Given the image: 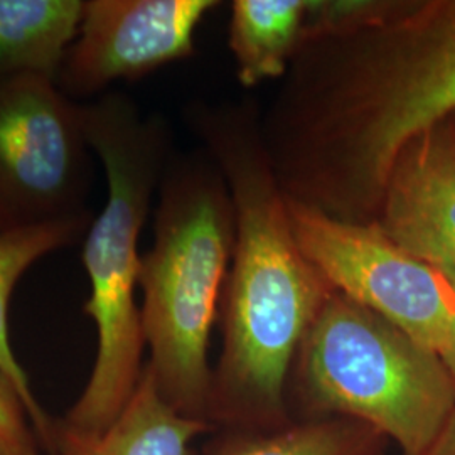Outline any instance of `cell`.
<instances>
[{
	"mask_svg": "<svg viewBox=\"0 0 455 455\" xmlns=\"http://www.w3.org/2000/svg\"><path fill=\"white\" fill-rule=\"evenodd\" d=\"M257 101H196L186 122L227 180L236 242L220 304L223 351L210 415H280L299 347L336 292L295 240Z\"/></svg>",
	"mask_w": 455,
	"mask_h": 455,
	"instance_id": "cell-1",
	"label": "cell"
},
{
	"mask_svg": "<svg viewBox=\"0 0 455 455\" xmlns=\"http://www.w3.org/2000/svg\"><path fill=\"white\" fill-rule=\"evenodd\" d=\"M84 132L103 165L108 195L83 244L90 280L84 312L97 325V358L90 379L63 420L83 435H101L131 402L144 373L142 314L135 300L142 255L140 231L172 150L159 115H144L132 98L105 93L82 103Z\"/></svg>",
	"mask_w": 455,
	"mask_h": 455,
	"instance_id": "cell-2",
	"label": "cell"
},
{
	"mask_svg": "<svg viewBox=\"0 0 455 455\" xmlns=\"http://www.w3.org/2000/svg\"><path fill=\"white\" fill-rule=\"evenodd\" d=\"M139 287L148 370L167 403L210 422V339L236 242L227 180L206 150L172 154Z\"/></svg>",
	"mask_w": 455,
	"mask_h": 455,
	"instance_id": "cell-3",
	"label": "cell"
},
{
	"mask_svg": "<svg viewBox=\"0 0 455 455\" xmlns=\"http://www.w3.org/2000/svg\"><path fill=\"white\" fill-rule=\"evenodd\" d=\"M327 419L363 423L427 455L455 411V383L439 353L373 310L334 292L299 347L292 373Z\"/></svg>",
	"mask_w": 455,
	"mask_h": 455,
	"instance_id": "cell-4",
	"label": "cell"
},
{
	"mask_svg": "<svg viewBox=\"0 0 455 455\" xmlns=\"http://www.w3.org/2000/svg\"><path fill=\"white\" fill-rule=\"evenodd\" d=\"M331 83L351 142L390 165L455 112V0H383L336 41Z\"/></svg>",
	"mask_w": 455,
	"mask_h": 455,
	"instance_id": "cell-5",
	"label": "cell"
},
{
	"mask_svg": "<svg viewBox=\"0 0 455 455\" xmlns=\"http://www.w3.org/2000/svg\"><path fill=\"white\" fill-rule=\"evenodd\" d=\"M92 152L82 103L54 80L0 83V231L90 212Z\"/></svg>",
	"mask_w": 455,
	"mask_h": 455,
	"instance_id": "cell-6",
	"label": "cell"
},
{
	"mask_svg": "<svg viewBox=\"0 0 455 455\" xmlns=\"http://www.w3.org/2000/svg\"><path fill=\"white\" fill-rule=\"evenodd\" d=\"M295 240L336 292L442 353L455 321V291L376 223L334 218L287 197Z\"/></svg>",
	"mask_w": 455,
	"mask_h": 455,
	"instance_id": "cell-7",
	"label": "cell"
},
{
	"mask_svg": "<svg viewBox=\"0 0 455 455\" xmlns=\"http://www.w3.org/2000/svg\"><path fill=\"white\" fill-rule=\"evenodd\" d=\"M216 0H86L56 84L71 100L135 82L195 54V34Z\"/></svg>",
	"mask_w": 455,
	"mask_h": 455,
	"instance_id": "cell-8",
	"label": "cell"
},
{
	"mask_svg": "<svg viewBox=\"0 0 455 455\" xmlns=\"http://www.w3.org/2000/svg\"><path fill=\"white\" fill-rule=\"evenodd\" d=\"M374 223L411 257L455 280V125L440 120L396 154Z\"/></svg>",
	"mask_w": 455,
	"mask_h": 455,
	"instance_id": "cell-9",
	"label": "cell"
},
{
	"mask_svg": "<svg viewBox=\"0 0 455 455\" xmlns=\"http://www.w3.org/2000/svg\"><path fill=\"white\" fill-rule=\"evenodd\" d=\"M212 422L182 415L157 388L146 364L137 390L114 425L101 435L76 434L54 423V455H193V442Z\"/></svg>",
	"mask_w": 455,
	"mask_h": 455,
	"instance_id": "cell-10",
	"label": "cell"
},
{
	"mask_svg": "<svg viewBox=\"0 0 455 455\" xmlns=\"http://www.w3.org/2000/svg\"><path fill=\"white\" fill-rule=\"evenodd\" d=\"M93 221L92 212L37 227L0 231V373L12 385L33 425L39 443L52 451L54 423L36 398L31 381L19 364L9 339V306L17 282L52 251L82 242Z\"/></svg>",
	"mask_w": 455,
	"mask_h": 455,
	"instance_id": "cell-11",
	"label": "cell"
},
{
	"mask_svg": "<svg viewBox=\"0 0 455 455\" xmlns=\"http://www.w3.org/2000/svg\"><path fill=\"white\" fill-rule=\"evenodd\" d=\"M228 46L244 88L282 82L309 26L312 0H233Z\"/></svg>",
	"mask_w": 455,
	"mask_h": 455,
	"instance_id": "cell-12",
	"label": "cell"
},
{
	"mask_svg": "<svg viewBox=\"0 0 455 455\" xmlns=\"http://www.w3.org/2000/svg\"><path fill=\"white\" fill-rule=\"evenodd\" d=\"M83 7V0H0V83L28 75L56 82Z\"/></svg>",
	"mask_w": 455,
	"mask_h": 455,
	"instance_id": "cell-13",
	"label": "cell"
},
{
	"mask_svg": "<svg viewBox=\"0 0 455 455\" xmlns=\"http://www.w3.org/2000/svg\"><path fill=\"white\" fill-rule=\"evenodd\" d=\"M383 440L363 423L321 419L227 443L214 455H379Z\"/></svg>",
	"mask_w": 455,
	"mask_h": 455,
	"instance_id": "cell-14",
	"label": "cell"
},
{
	"mask_svg": "<svg viewBox=\"0 0 455 455\" xmlns=\"http://www.w3.org/2000/svg\"><path fill=\"white\" fill-rule=\"evenodd\" d=\"M37 442L20 398L0 373V455H37Z\"/></svg>",
	"mask_w": 455,
	"mask_h": 455,
	"instance_id": "cell-15",
	"label": "cell"
},
{
	"mask_svg": "<svg viewBox=\"0 0 455 455\" xmlns=\"http://www.w3.org/2000/svg\"><path fill=\"white\" fill-rule=\"evenodd\" d=\"M427 455H455V411Z\"/></svg>",
	"mask_w": 455,
	"mask_h": 455,
	"instance_id": "cell-16",
	"label": "cell"
},
{
	"mask_svg": "<svg viewBox=\"0 0 455 455\" xmlns=\"http://www.w3.org/2000/svg\"><path fill=\"white\" fill-rule=\"evenodd\" d=\"M440 358L443 359L449 373L452 376L455 383V321L451 329V334H449V339L445 342V347L442 349L440 353Z\"/></svg>",
	"mask_w": 455,
	"mask_h": 455,
	"instance_id": "cell-17",
	"label": "cell"
},
{
	"mask_svg": "<svg viewBox=\"0 0 455 455\" xmlns=\"http://www.w3.org/2000/svg\"><path fill=\"white\" fill-rule=\"evenodd\" d=\"M449 282H451V283H452V287H454V291H455V280H452V278H449Z\"/></svg>",
	"mask_w": 455,
	"mask_h": 455,
	"instance_id": "cell-18",
	"label": "cell"
},
{
	"mask_svg": "<svg viewBox=\"0 0 455 455\" xmlns=\"http://www.w3.org/2000/svg\"><path fill=\"white\" fill-rule=\"evenodd\" d=\"M449 118H452V122H454V125H455V112H454V114L451 115V116H449Z\"/></svg>",
	"mask_w": 455,
	"mask_h": 455,
	"instance_id": "cell-19",
	"label": "cell"
},
{
	"mask_svg": "<svg viewBox=\"0 0 455 455\" xmlns=\"http://www.w3.org/2000/svg\"><path fill=\"white\" fill-rule=\"evenodd\" d=\"M37 455H41V454H37Z\"/></svg>",
	"mask_w": 455,
	"mask_h": 455,
	"instance_id": "cell-20",
	"label": "cell"
}]
</instances>
